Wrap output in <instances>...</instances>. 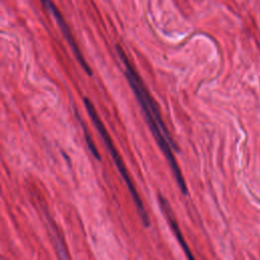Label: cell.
Returning <instances> with one entry per match:
<instances>
[{
  "label": "cell",
  "mask_w": 260,
  "mask_h": 260,
  "mask_svg": "<svg viewBox=\"0 0 260 260\" xmlns=\"http://www.w3.org/2000/svg\"><path fill=\"white\" fill-rule=\"evenodd\" d=\"M41 1H42V3L44 4V6H46L47 9H48V10L53 14V16L55 17V19H56V21H57V24L59 25L60 29L62 30V32H63L65 39L67 40L68 44L70 45V47H71V49H72V51H73V53H74L76 59H77L78 62L80 63V65L83 67V69L85 70V72H86L88 75H91V69H90L89 66L87 65V63H86V61L84 60V58H83V56H82L80 50L78 49V46L76 45V43H75V41H74V38H73V36H72V34H71L69 27L67 26V24H66V22H65V20H64V18L62 17L60 11L57 9V7L55 6V4H54L51 0H41Z\"/></svg>",
  "instance_id": "3957f363"
},
{
  "label": "cell",
  "mask_w": 260,
  "mask_h": 260,
  "mask_svg": "<svg viewBox=\"0 0 260 260\" xmlns=\"http://www.w3.org/2000/svg\"><path fill=\"white\" fill-rule=\"evenodd\" d=\"M83 103H84L85 109H86L89 117L91 118L92 123L94 124V126L96 127V129H98L99 133L101 134L103 140L105 141V143H106V145H107V147H108V149H109V151H110V153H111V155H112V157L114 159V162L116 164V166H117V168H118L122 178L124 179V181H125V183H126V185H127V187L129 189L130 195L132 196V198L134 200V203L136 205V208H137V211H138V214H139L140 218L142 219L144 225L148 226L150 222H149V217H148L147 211H146V209H145V207H144V205L142 203V200H141V198H140V196H139V194H138V192H137V190H136V188H135V186H134V184H133V182H132L129 174H128V171H127V169H126V167L124 165V161H123L121 155L119 154L118 150L116 149V146L114 145V143H113V141H112V139H111V137H110V135H109L105 125H104V123L100 119V117H99V115H98L93 105L89 101V99L88 98H84L83 99Z\"/></svg>",
  "instance_id": "7a4b0ae2"
},
{
  "label": "cell",
  "mask_w": 260,
  "mask_h": 260,
  "mask_svg": "<svg viewBox=\"0 0 260 260\" xmlns=\"http://www.w3.org/2000/svg\"><path fill=\"white\" fill-rule=\"evenodd\" d=\"M83 129H84V136H85V141H86V143H87V145H88V148H89L90 152L92 153V155H93L95 158H98V159H101L100 153H99L98 149L95 148V146H94V144H93V142H92V140H91L90 136L87 134V131H86L85 127H83Z\"/></svg>",
  "instance_id": "5b68a950"
},
{
  "label": "cell",
  "mask_w": 260,
  "mask_h": 260,
  "mask_svg": "<svg viewBox=\"0 0 260 260\" xmlns=\"http://www.w3.org/2000/svg\"><path fill=\"white\" fill-rule=\"evenodd\" d=\"M158 198H159L160 205H161V207H162L164 213L166 214V217H167V219H168V221H169V223H170V225H171V229H172V231L174 232V234H175L177 240L179 241V244L181 245V247H182V249L184 250V252L186 253V255H187L190 259H193V256H192V254H191V252H190L189 247L187 246V244H186V242H185V240H184V237H183V235H182V233H181V230H180L179 224H178V222H177V220H176V217H175V215L173 214V211H172V208H171L169 202H168L164 197H161L160 195L158 196Z\"/></svg>",
  "instance_id": "277c9868"
},
{
  "label": "cell",
  "mask_w": 260,
  "mask_h": 260,
  "mask_svg": "<svg viewBox=\"0 0 260 260\" xmlns=\"http://www.w3.org/2000/svg\"><path fill=\"white\" fill-rule=\"evenodd\" d=\"M117 51L119 53V56L125 65V75L128 79V82L130 86L132 87L134 93L136 94V98L141 106V109L144 113V116L146 118L147 125L149 126L150 131L152 132V135L154 139L156 140L158 146L160 147L162 153L165 154L166 158L168 159L171 170L173 171L174 176L176 177L177 183L182 191L183 194L187 195L188 190L186 183L184 181V178L182 176V173L180 171V168L176 161V158L172 152V148H175L176 150H179L173 139L171 138L169 131L161 119L160 113L158 111L157 106L155 105L152 96L148 92L147 88L143 84L140 76L136 72V70L133 68L132 64L130 63L129 59L125 55L124 51L120 46H117Z\"/></svg>",
  "instance_id": "6da1fadb"
}]
</instances>
